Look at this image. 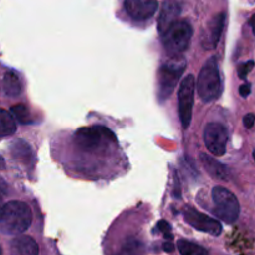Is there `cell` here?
<instances>
[{
  "label": "cell",
  "instance_id": "cell-1",
  "mask_svg": "<svg viewBox=\"0 0 255 255\" xmlns=\"http://www.w3.org/2000/svg\"><path fill=\"white\" fill-rule=\"evenodd\" d=\"M32 222V213L26 203L20 201H11L4 204L0 214V231L9 236H17L30 228Z\"/></svg>",
  "mask_w": 255,
  "mask_h": 255
},
{
  "label": "cell",
  "instance_id": "cell-2",
  "mask_svg": "<svg viewBox=\"0 0 255 255\" xmlns=\"http://www.w3.org/2000/svg\"><path fill=\"white\" fill-rule=\"evenodd\" d=\"M75 143L89 153H104L116 143V137L111 129L104 126L82 127L75 133Z\"/></svg>",
  "mask_w": 255,
  "mask_h": 255
},
{
  "label": "cell",
  "instance_id": "cell-3",
  "mask_svg": "<svg viewBox=\"0 0 255 255\" xmlns=\"http://www.w3.org/2000/svg\"><path fill=\"white\" fill-rule=\"evenodd\" d=\"M193 29L187 20H177L171 25L162 36V44L169 57H179L191 45Z\"/></svg>",
  "mask_w": 255,
  "mask_h": 255
},
{
  "label": "cell",
  "instance_id": "cell-4",
  "mask_svg": "<svg viewBox=\"0 0 255 255\" xmlns=\"http://www.w3.org/2000/svg\"><path fill=\"white\" fill-rule=\"evenodd\" d=\"M198 95L204 102H212L219 97L222 92V80L219 74L217 57H209L203 65L197 80Z\"/></svg>",
  "mask_w": 255,
  "mask_h": 255
},
{
  "label": "cell",
  "instance_id": "cell-5",
  "mask_svg": "<svg viewBox=\"0 0 255 255\" xmlns=\"http://www.w3.org/2000/svg\"><path fill=\"white\" fill-rule=\"evenodd\" d=\"M186 65L184 59L173 57L159 67L157 75V96L159 101L163 102L171 96L186 69Z\"/></svg>",
  "mask_w": 255,
  "mask_h": 255
},
{
  "label": "cell",
  "instance_id": "cell-6",
  "mask_svg": "<svg viewBox=\"0 0 255 255\" xmlns=\"http://www.w3.org/2000/svg\"><path fill=\"white\" fill-rule=\"evenodd\" d=\"M212 199L214 203V214L226 223L232 224L239 218L241 206L237 197L229 189L217 186L212 191Z\"/></svg>",
  "mask_w": 255,
  "mask_h": 255
},
{
  "label": "cell",
  "instance_id": "cell-7",
  "mask_svg": "<svg viewBox=\"0 0 255 255\" xmlns=\"http://www.w3.org/2000/svg\"><path fill=\"white\" fill-rule=\"evenodd\" d=\"M194 92H196V80L193 75H188L182 80L178 90V115L183 129H187L191 125Z\"/></svg>",
  "mask_w": 255,
  "mask_h": 255
},
{
  "label": "cell",
  "instance_id": "cell-8",
  "mask_svg": "<svg viewBox=\"0 0 255 255\" xmlns=\"http://www.w3.org/2000/svg\"><path fill=\"white\" fill-rule=\"evenodd\" d=\"M204 143L207 149L213 156L222 157L226 154L227 142H228V132L227 128L219 122H209L204 127Z\"/></svg>",
  "mask_w": 255,
  "mask_h": 255
},
{
  "label": "cell",
  "instance_id": "cell-9",
  "mask_svg": "<svg viewBox=\"0 0 255 255\" xmlns=\"http://www.w3.org/2000/svg\"><path fill=\"white\" fill-rule=\"evenodd\" d=\"M184 219L191 227L196 228L197 231L208 233L211 236H219L222 233V224L217 219L211 218L207 214L201 213L197 209L188 207L184 209Z\"/></svg>",
  "mask_w": 255,
  "mask_h": 255
},
{
  "label": "cell",
  "instance_id": "cell-10",
  "mask_svg": "<svg viewBox=\"0 0 255 255\" xmlns=\"http://www.w3.org/2000/svg\"><path fill=\"white\" fill-rule=\"evenodd\" d=\"M226 25V12H219L216 16L212 17L211 21L207 24L204 36L202 37V46L206 50L216 49L221 40Z\"/></svg>",
  "mask_w": 255,
  "mask_h": 255
},
{
  "label": "cell",
  "instance_id": "cell-11",
  "mask_svg": "<svg viewBox=\"0 0 255 255\" xmlns=\"http://www.w3.org/2000/svg\"><path fill=\"white\" fill-rule=\"evenodd\" d=\"M124 5L127 14L138 21L148 20L158 9V2L156 0H127Z\"/></svg>",
  "mask_w": 255,
  "mask_h": 255
},
{
  "label": "cell",
  "instance_id": "cell-12",
  "mask_svg": "<svg viewBox=\"0 0 255 255\" xmlns=\"http://www.w3.org/2000/svg\"><path fill=\"white\" fill-rule=\"evenodd\" d=\"M182 10V4L177 1H164L158 17V30L163 34L173 22L177 21Z\"/></svg>",
  "mask_w": 255,
  "mask_h": 255
},
{
  "label": "cell",
  "instance_id": "cell-13",
  "mask_svg": "<svg viewBox=\"0 0 255 255\" xmlns=\"http://www.w3.org/2000/svg\"><path fill=\"white\" fill-rule=\"evenodd\" d=\"M199 158H201L202 166L204 167V169L208 172L212 178L219 179V181H228L231 178V172H229L228 167L224 166L223 163L204 153H202Z\"/></svg>",
  "mask_w": 255,
  "mask_h": 255
},
{
  "label": "cell",
  "instance_id": "cell-14",
  "mask_svg": "<svg viewBox=\"0 0 255 255\" xmlns=\"http://www.w3.org/2000/svg\"><path fill=\"white\" fill-rule=\"evenodd\" d=\"M11 255H39V246L36 242L27 236H20L10 242Z\"/></svg>",
  "mask_w": 255,
  "mask_h": 255
},
{
  "label": "cell",
  "instance_id": "cell-15",
  "mask_svg": "<svg viewBox=\"0 0 255 255\" xmlns=\"http://www.w3.org/2000/svg\"><path fill=\"white\" fill-rule=\"evenodd\" d=\"M10 152H11V156L16 161L22 162L25 164L32 161L31 147H30L29 143L22 141V139H17V141L12 142L11 146H10Z\"/></svg>",
  "mask_w": 255,
  "mask_h": 255
},
{
  "label": "cell",
  "instance_id": "cell-16",
  "mask_svg": "<svg viewBox=\"0 0 255 255\" xmlns=\"http://www.w3.org/2000/svg\"><path fill=\"white\" fill-rule=\"evenodd\" d=\"M2 89L4 92L10 97H16L21 94V81L16 72L7 71L2 80Z\"/></svg>",
  "mask_w": 255,
  "mask_h": 255
},
{
  "label": "cell",
  "instance_id": "cell-17",
  "mask_svg": "<svg viewBox=\"0 0 255 255\" xmlns=\"http://www.w3.org/2000/svg\"><path fill=\"white\" fill-rule=\"evenodd\" d=\"M16 131V122L11 112L0 109V137H9Z\"/></svg>",
  "mask_w": 255,
  "mask_h": 255
},
{
  "label": "cell",
  "instance_id": "cell-18",
  "mask_svg": "<svg viewBox=\"0 0 255 255\" xmlns=\"http://www.w3.org/2000/svg\"><path fill=\"white\" fill-rule=\"evenodd\" d=\"M177 248L181 255H209L206 248L192 242L184 241V239H179L177 242Z\"/></svg>",
  "mask_w": 255,
  "mask_h": 255
},
{
  "label": "cell",
  "instance_id": "cell-19",
  "mask_svg": "<svg viewBox=\"0 0 255 255\" xmlns=\"http://www.w3.org/2000/svg\"><path fill=\"white\" fill-rule=\"evenodd\" d=\"M11 115H12V117H15V119H16L17 121L22 125H27L31 122V117H30L29 109H27V107L22 104L14 105V106L11 107Z\"/></svg>",
  "mask_w": 255,
  "mask_h": 255
},
{
  "label": "cell",
  "instance_id": "cell-20",
  "mask_svg": "<svg viewBox=\"0 0 255 255\" xmlns=\"http://www.w3.org/2000/svg\"><path fill=\"white\" fill-rule=\"evenodd\" d=\"M120 255H143V246L136 239H129L126 242Z\"/></svg>",
  "mask_w": 255,
  "mask_h": 255
},
{
  "label": "cell",
  "instance_id": "cell-21",
  "mask_svg": "<svg viewBox=\"0 0 255 255\" xmlns=\"http://www.w3.org/2000/svg\"><path fill=\"white\" fill-rule=\"evenodd\" d=\"M254 66H255V62L253 61V60H249V61L243 62V64L239 65V66H238L239 79L246 80L247 76H248V74L252 71V69H253Z\"/></svg>",
  "mask_w": 255,
  "mask_h": 255
},
{
  "label": "cell",
  "instance_id": "cell-22",
  "mask_svg": "<svg viewBox=\"0 0 255 255\" xmlns=\"http://www.w3.org/2000/svg\"><path fill=\"white\" fill-rule=\"evenodd\" d=\"M157 227H158L159 231L164 234V238L166 239L173 238V236H172L171 233V226H169V223H167L166 221H159L158 224H157Z\"/></svg>",
  "mask_w": 255,
  "mask_h": 255
},
{
  "label": "cell",
  "instance_id": "cell-23",
  "mask_svg": "<svg viewBox=\"0 0 255 255\" xmlns=\"http://www.w3.org/2000/svg\"><path fill=\"white\" fill-rule=\"evenodd\" d=\"M243 124L246 128H252L255 124V115L254 114H247L243 119Z\"/></svg>",
  "mask_w": 255,
  "mask_h": 255
},
{
  "label": "cell",
  "instance_id": "cell-24",
  "mask_svg": "<svg viewBox=\"0 0 255 255\" xmlns=\"http://www.w3.org/2000/svg\"><path fill=\"white\" fill-rule=\"evenodd\" d=\"M251 91H252V86L249 82H246V84H243L241 87H239V95H241L242 97H244V99L251 95Z\"/></svg>",
  "mask_w": 255,
  "mask_h": 255
},
{
  "label": "cell",
  "instance_id": "cell-25",
  "mask_svg": "<svg viewBox=\"0 0 255 255\" xmlns=\"http://www.w3.org/2000/svg\"><path fill=\"white\" fill-rule=\"evenodd\" d=\"M163 249L166 252H168V253H172V252L174 251V246L172 243H164L163 244Z\"/></svg>",
  "mask_w": 255,
  "mask_h": 255
},
{
  "label": "cell",
  "instance_id": "cell-26",
  "mask_svg": "<svg viewBox=\"0 0 255 255\" xmlns=\"http://www.w3.org/2000/svg\"><path fill=\"white\" fill-rule=\"evenodd\" d=\"M249 25H251V26H252V30H253V34L255 35V14L251 17V20H249Z\"/></svg>",
  "mask_w": 255,
  "mask_h": 255
},
{
  "label": "cell",
  "instance_id": "cell-27",
  "mask_svg": "<svg viewBox=\"0 0 255 255\" xmlns=\"http://www.w3.org/2000/svg\"><path fill=\"white\" fill-rule=\"evenodd\" d=\"M5 168V161L1 156H0V169H4Z\"/></svg>",
  "mask_w": 255,
  "mask_h": 255
},
{
  "label": "cell",
  "instance_id": "cell-28",
  "mask_svg": "<svg viewBox=\"0 0 255 255\" xmlns=\"http://www.w3.org/2000/svg\"><path fill=\"white\" fill-rule=\"evenodd\" d=\"M2 208H4V202H2V198L1 196H0V214H1V211Z\"/></svg>",
  "mask_w": 255,
  "mask_h": 255
},
{
  "label": "cell",
  "instance_id": "cell-29",
  "mask_svg": "<svg viewBox=\"0 0 255 255\" xmlns=\"http://www.w3.org/2000/svg\"><path fill=\"white\" fill-rule=\"evenodd\" d=\"M2 254V251H1V247H0V255Z\"/></svg>",
  "mask_w": 255,
  "mask_h": 255
},
{
  "label": "cell",
  "instance_id": "cell-30",
  "mask_svg": "<svg viewBox=\"0 0 255 255\" xmlns=\"http://www.w3.org/2000/svg\"><path fill=\"white\" fill-rule=\"evenodd\" d=\"M253 157H254V159H255V149H254V152H253Z\"/></svg>",
  "mask_w": 255,
  "mask_h": 255
}]
</instances>
